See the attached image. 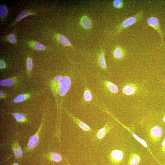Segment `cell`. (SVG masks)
I'll return each mask as SVG.
<instances>
[{"mask_svg": "<svg viewBox=\"0 0 165 165\" xmlns=\"http://www.w3.org/2000/svg\"><path fill=\"white\" fill-rule=\"evenodd\" d=\"M143 13L144 10L141 9L137 12L135 15L126 19L117 27V33L119 34L127 28L141 20L143 18Z\"/></svg>", "mask_w": 165, "mask_h": 165, "instance_id": "1", "label": "cell"}, {"mask_svg": "<svg viewBox=\"0 0 165 165\" xmlns=\"http://www.w3.org/2000/svg\"><path fill=\"white\" fill-rule=\"evenodd\" d=\"M56 85L58 86V92L59 94L63 96L66 94L70 88L71 81L68 76H64L59 81H55Z\"/></svg>", "mask_w": 165, "mask_h": 165, "instance_id": "2", "label": "cell"}, {"mask_svg": "<svg viewBox=\"0 0 165 165\" xmlns=\"http://www.w3.org/2000/svg\"><path fill=\"white\" fill-rule=\"evenodd\" d=\"M147 22L149 26L153 27L160 36L161 39V47H162L163 41V34L159 21L157 17L152 16L148 18Z\"/></svg>", "mask_w": 165, "mask_h": 165, "instance_id": "3", "label": "cell"}, {"mask_svg": "<svg viewBox=\"0 0 165 165\" xmlns=\"http://www.w3.org/2000/svg\"><path fill=\"white\" fill-rule=\"evenodd\" d=\"M162 135L163 130L159 126H155L150 131V137L152 141L154 143L159 141Z\"/></svg>", "mask_w": 165, "mask_h": 165, "instance_id": "4", "label": "cell"}, {"mask_svg": "<svg viewBox=\"0 0 165 165\" xmlns=\"http://www.w3.org/2000/svg\"><path fill=\"white\" fill-rule=\"evenodd\" d=\"M123 152L120 150H113L111 153L112 160L115 163H119L121 162L123 159Z\"/></svg>", "mask_w": 165, "mask_h": 165, "instance_id": "5", "label": "cell"}, {"mask_svg": "<svg viewBox=\"0 0 165 165\" xmlns=\"http://www.w3.org/2000/svg\"><path fill=\"white\" fill-rule=\"evenodd\" d=\"M35 13L32 11H29L28 10H25L22 12L21 13L19 14L13 22L11 24L10 26L11 27L14 26L18 22L20 21L22 19L30 15H34L35 14Z\"/></svg>", "mask_w": 165, "mask_h": 165, "instance_id": "6", "label": "cell"}, {"mask_svg": "<svg viewBox=\"0 0 165 165\" xmlns=\"http://www.w3.org/2000/svg\"><path fill=\"white\" fill-rule=\"evenodd\" d=\"M126 54L125 50L121 47H117L114 50L113 55L114 57L118 59L123 58Z\"/></svg>", "mask_w": 165, "mask_h": 165, "instance_id": "7", "label": "cell"}, {"mask_svg": "<svg viewBox=\"0 0 165 165\" xmlns=\"http://www.w3.org/2000/svg\"><path fill=\"white\" fill-rule=\"evenodd\" d=\"M30 47L37 50L41 51L46 49V47L39 42L31 41L28 43Z\"/></svg>", "mask_w": 165, "mask_h": 165, "instance_id": "8", "label": "cell"}, {"mask_svg": "<svg viewBox=\"0 0 165 165\" xmlns=\"http://www.w3.org/2000/svg\"><path fill=\"white\" fill-rule=\"evenodd\" d=\"M38 143V137L36 135H34L29 138L28 146L30 148H33L36 147Z\"/></svg>", "mask_w": 165, "mask_h": 165, "instance_id": "9", "label": "cell"}, {"mask_svg": "<svg viewBox=\"0 0 165 165\" xmlns=\"http://www.w3.org/2000/svg\"><path fill=\"white\" fill-rule=\"evenodd\" d=\"M122 125L124 127V128L126 129L129 131L133 136L134 137L138 142L139 143H140L145 148H148V146L147 143H146V142L143 140V139L138 136L134 132H133V131H131L128 127H127L125 126L122 124Z\"/></svg>", "mask_w": 165, "mask_h": 165, "instance_id": "10", "label": "cell"}, {"mask_svg": "<svg viewBox=\"0 0 165 165\" xmlns=\"http://www.w3.org/2000/svg\"><path fill=\"white\" fill-rule=\"evenodd\" d=\"M140 157L136 154H133L130 157L129 165H137L140 162Z\"/></svg>", "mask_w": 165, "mask_h": 165, "instance_id": "11", "label": "cell"}, {"mask_svg": "<svg viewBox=\"0 0 165 165\" xmlns=\"http://www.w3.org/2000/svg\"><path fill=\"white\" fill-rule=\"evenodd\" d=\"M136 91V89L130 85H125L122 90L123 92L127 95L133 94Z\"/></svg>", "mask_w": 165, "mask_h": 165, "instance_id": "12", "label": "cell"}, {"mask_svg": "<svg viewBox=\"0 0 165 165\" xmlns=\"http://www.w3.org/2000/svg\"><path fill=\"white\" fill-rule=\"evenodd\" d=\"M3 40L12 44H15L17 42L16 37L13 34H10L4 37L3 38Z\"/></svg>", "mask_w": 165, "mask_h": 165, "instance_id": "13", "label": "cell"}, {"mask_svg": "<svg viewBox=\"0 0 165 165\" xmlns=\"http://www.w3.org/2000/svg\"><path fill=\"white\" fill-rule=\"evenodd\" d=\"M106 84L109 89L112 93L116 94L118 92V88L117 86L113 83L112 82L107 81Z\"/></svg>", "mask_w": 165, "mask_h": 165, "instance_id": "14", "label": "cell"}, {"mask_svg": "<svg viewBox=\"0 0 165 165\" xmlns=\"http://www.w3.org/2000/svg\"><path fill=\"white\" fill-rule=\"evenodd\" d=\"M8 13V10L6 6L2 4L0 5V17L2 21L7 16Z\"/></svg>", "mask_w": 165, "mask_h": 165, "instance_id": "15", "label": "cell"}, {"mask_svg": "<svg viewBox=\"0 0 165 165\" xmlns=\"http://www.w3.org/2000/svg\"><path fill=\"white\" fill-rule=\"evenodd\" d=\"M14 82V80L13 79H8L1 81L0 85L3 86L10 87L13 85Z\"/></svg>", "mask_w": 165, "mask_h": 165, "instance_id": "16", "label": "cell"}, {"mask_svg": "<svg viewBox=\"0 0 165 165\" xmlns=\"http://www.w3.org/2000/svg\"><path fill=\"white\" fill-rule=\"evenodd\" d=\"M109 128L105 126L102 129L100 130L97 133V137L99 139H102L104 137L106 133L109 131Z\"/></svg>", "mask_w": 165, "mask_h": 165, "instance_id": "17", "label": "cell"}, {"mask_svg": "<svg viewBox=\"0 0 165 165\" xmlns=\"http://www.w3.org/2000/svg\"><path fill=\"white\" fill-rule=\"evenodd\" d=\"M59 39L61 43L63 45L66 46L71 45L70 42L65 36L62 35H59Z\"/></svg>", "mask_w": 165, "mask_h": 165, "instance_id": "18", "label": "cell"}, {"mask_svg": "<svg viewBox=\"0 0 165 165\" xmlns=\"http://www.w3.org/2000/svg\"><path fill=\"white\" fill-rule=\"evenodd\" d=\"M99 62L100 66L103 69L106 68L105 55L104 53H101L100 55L99 59Z\"/></svg>", "mask_w": 165, "mask_h": 165, "instance_id": "19", "label": "cell"}, {"mask_svg": "<svg viewBox=\"0 0 165 165\" xmlns=\"http://www.w3.org/2000/svg\"><path fill=\"white\" fill-rule=\"evenodd\" d=\"M81 23L82 26L86 29H89L91 27V24L90 20L87 17H84L82 18Z\"/></svg>", "mask_w": 165, "mask_h": 165, "instance_id": "20", "label": "cell"}, {"mask_svg": "<svg viewBox=\"0 0 165 165\" xmlns=\"http://www.w3.org/2000/svg\"><path fill=\"white\" fill-rule=\"evenodd\" d=\"M75 120L78 123L80 127L82 130L85 131H88L91 129L86 124L82 122L80 120L74 118Z\"/></svg>", "mask_w": 165, "mask_h": 165, "instance_id": "21", "label": "cell"}, {"mask_svg": "<svg viewBox=\"0 0 165 165\" xmlns=\"http://www.w3.org/2000/svg\"><path fill=\"white\" fill-rule=\"evenodd\" d=\"M27 96H28L25 94H21L19 95L14 99V102L17 103L22 102L26 99Z\"/></svg>", "mask_w": 165, "mask_h": 165, "instance_id": "22", "label": "cell"}, {"mask_svg": "<svg viewBox=\"0 0 165 165\" xmlns=\"http://www.w3.org/2000/svg\"><path fill=\"white\" fill-rule=\"evenodd\" d=\"M13 116L16 119L17 122H20L25 117V116L22 113H14L13 114Z\"/></svg>", "mask_w": 165, "mask_h": 165, "instance_id": "23", "label": "cell"}, {"mask_svg": "<svg viewBox=\"0 0 165 165\" xmlns=\"http://www.w3.org/2000/svg\"><path fill=\"white\" fill-rule=\"evenodd\" d=\"M114 7L117 8H122L124 5L123 2L121 0H115L113 2Z\"/></svg>", "mask_w": 165, "mask_h": 165, "instance_id": "24", "label": "cell"}, {"mask_svg": "<svg viewBox=\"0 0 165 165\" xmlns=\"http://www.w3.org/2000/svg\"><path fill=\"white\" fill-rule=\"evenodd\" d=\"M14 153L18 158H21L23 152L20 147L15 148L14 150Z\"/></svg>", "mask_w": 165, "mask_h": 165, "instance_id": "25", "label": "cell"}, {"mask_svg": "<svg viewBox=\"0 0 165 165\" xmlns=\"http://www.w3.org/2000/svg\"><path fill=\"white\" fill-rule=\"evenodd\" d=\"M53 160L56 162H60L62 159L61 156L57 153H54L52 154Z\"/></svg>", "mask_w": 165, "mask_h": 165, "instance_id": "26", "label": "cell"}, {"mask_svg": "<svg viewBox=\"0 0 165 165\" xmlns=\"http://www.w3.org/2000/svg\"><path fill=\"white\" fill-rule=\"evenodd\" d=\"M85 99L87 101H91L92 99V96L90 92L88 90H86L84 93Z\"/></svg>", "mask_w": 165, "mask_h": 165, "instance_id": "27", "label": "cell"}, {"mask_svg": "<svg viewBox=\"0 0 165 165\" xmlns=\"http://www.w3.org/2000/svg\"><path fill=\"white\" fill-rule=\"evenodd\" d=\"M33 62L32 59L29 58L27 60V68L28 70L31 71L33 68Z\"/></svg>", "mask_w": 165, "mask_h": 165, "instance_id": "28", "label": "cell"}, {"mask_svg": "<svg viewBox=\"0 0 165 165\" xmlns=\"http://www.w3.org/2000/svg\"><path fill=\"white\" fill-rule=\"evenodd\" d=\"M162 150L163 153L165 154V138L162 142Z\"/></svg>", "mask_w": 165, "mask_h": 165, "instance_id": "29", "label": "cell"}, {"mask_svg": "<svg viewBox=\"0 0 165 165\" xmlns=\"http://www.w3.org/2000/svg\"><path fill=\"white\" fill-rule=\"evenodd\" d=\"M6 66V65L4 62L2 60L0 61V68L1 69H3Z\"/></svg>", "mask_w": 165, "mask_h": 165, "instance_id": "30", "label": "cell"}, {"mask_svg": "<svg viewBox=\"0 0 165 165\" xmlns=\"http://www.w3.org/2000/svg\"><path fill=\"white\" fill-rule=\"evenodd\" d=\"M3 96V92L1 90L0 91V97H1V98Z\"/></svg>", "mask_w": 165, "mask_h": 165, "instance_id": "31", "label": "cell"}, {"mask_svg": "<svg viewBox=\"0 0 165 165\" xmlns=\"http://www.w3.org/2000/svg\"><path fill=\"white\" fill-rule=\"evenodd\" d=\"M163 120L164 122L165 123V116H164L163 119Z\"/></svg>", "mask_w": 165, "mask_h": 165, "instance_id": "32", "label": "cell"}, {"mask_svg": "<svg viewBox=\"0 0 165 165\" xmlns=\"http://www.w3.org/2000/svg\"><path fill=\"white\" fill-rule=\"evenodd\" d=\"M14 165H18L17 163L15 164Z\"/></svg>", "mask_w": 165, "mask_h": 165, "instance_id": "33", "label": "cell"}]
</instances>
